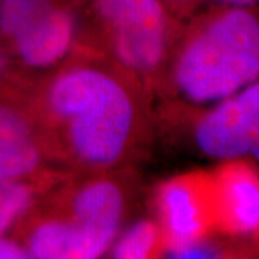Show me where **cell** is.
I'll return each instance as SVG.
<instances>
[{
	"label": "cell",
	"instance_id": "cell-4",
	"mask_svg": "<svg viewBox=\"0 0 259 259\" xmlns=\"http://www.w3.org/2000/svg\"><path fill=\"white\" fill-rule=\"evenodd\" d=\"M122 170L79 173L47 190V209L74 233L81 259L107 255L122 229L130 207V183Z\"/></svg>",
	"mask_w": 259,
	"mask_h": 259
},
{
	"label": "cell",
	"instance_id": "cell-5",
	"mask_svg": "<svg viewBox=\"0 0 259 259\" xmlns=\"http://www.w3.org/2000/svg\"><path fill=\"white\" fill-rule=\"evenodd\" d=\"M153 209L163 235V256L173 258L194 242L216 232L212 173L192 171L156 187Z\"/></svg>",
	"mask_w": 259,
	"mask_h": 259
},
{
	"label": "cell",
	"instance_id": "cell-13",
	"mask_svg": "<svg viewBox=\"0 0 259 259\" xmlns=\"http://www.w3.org/2000/svg\"><path fill=\"white\" fill-rule=\"evenodd\" d=\"M168 12L182 22H186L192 15H194L200 5V0H160Z\"/></svg>",
	"mask_w": 259,
	"mask_h": 259
},
{
	"label": "cell",
	"instance_id": "cell-16",
	"mask_svg": "<svg viewBox=\"0 0 259 259\" xmlns=\"http://www.w3.org/2000/svg\"><path fill=\"white\" fill-rule=\"evenodd\" d=\"M248 157H249L250 160H253V163H255L256 166H259V143L255 146V148L250 151V154Z\"/></svg>",
	"mask_w": 259,
	"mask_h": 259
},
{
	"label": "cell",
	"instance_id": "cell-3",
	"mask_svg": "<svg viewBox=\"0 0 259 259\" xmlns=\"http://www.w3.org/2000/svg\"><path fill=\"white\" fill-rule=\"evenodd\" d=\"M82 15L90 32L82 45L156 91L185 22L160 0H87Z\"/></svg>",
	"mask_w": 259,
	"mask_h": 259
},
{
	"label": "cell",
	"instance_id": "cell-1",
	"mask_svg": "<svg viewBox=\"0 0 259 259\" xmlns=\"http://www.w3.org/2000/svg\"><path fill=\"white\" fill-rule=\"evenodd\" d=\"M35 108L49 161L76 173L128 168L153 127L147 88L82 44L47 72Z\"/></svg>",
	"mask_w": 259,
	"mask_h": 259
},
{
	"label": "cell",
	"instance_id": "cell-15",
	"mask_svg": "<svg viewBox=\"0 0 259 259\" xmlns=\"http://www.w3.org/2000/svg\"><path fill=\"white\" fill-rule=\"evenodd\" d=\"M200 5L229 8H259V0H200Z\"/></svg>",
	"mask_w": 259,
	"mask_h": 259
},
{
	"label": "cell",
	"instance_id": "cell-9",
	"mask_svg": "<svg viewBox=\"0 0 259 259\" xmlns=\"http://www.w3.org/2000/svg\"><path fill=\"white\" fill-rule=\"evenodd\" d=\"M51 163L33 115L0 105V182L36 176Z\"/></svg>",
	"mask_w": 259,
	"mask_h": 259
},
{
	"label": "cell",
	"instance_id": "cell-6",
	"mask_svg": "<svg viewBox=\"0 0 259 259\" xmlns=\"http://www.w3.org/2000/svg\"><path fill=\"white\" fill-rule=\"evenodd\" d=\"M193 140L213 160L248 157L259 143V79L206 108L194 124Z\"/></svg>",
	"mask_w": 259,
	"mask_h": 259
},
{
	"label": "cell",
	"instance_id": "cell-12",
	"mask_svg": "<svg viewBox=\"0 0 259 259\" xmlns=\"http://www.w3.org/2000/svg\"><path fill=\"white\" fill-rule=\"evenodd\" d=\"M226 250L219 246L218 242L212 238H206L179 250L173 258L177 259H203V258H222Z\"/></svg>",
	"mask_w": 259,
	"mask_h": 259
},
{
	"label": "cell",
	"instance_id": "cell-7",
	"mask_svg": "<svg viewBox=\"0 0 259 259\" xmlns=\"http://www.w3.org/2000/svg\"><path fill=\"white\" fill-rule=\"evenodd\" d=\"M212 173L216 232L250 236L259 232V171L245 158L226 160Z\"/></svg>",
	"mask_w": 259,
	"mask_h": 259
},
{
	"label": "cell",
	"instance_id": "cell-14",
	"mask_svg": "<svg viewBox=\"0 0 259 259\" xmlns=\"http://www.w3.org/2000/svg\"><path fill=\"white\" fill-rule=\"evenodd\" d=\"M29 258V253L23 245L19 242L0 236V259H25Z\"/></svg>",
	"mask_w": 259,
	"mask_h": 259
},
{
	"label": "cell",
	"instance_id": "cell-2",
	"mask_svg": "<svg viewBox=\"0 0 259 259\" xmlns=\"http://www.w3.org/2000/svg\"><path fill=\"white\" fill-rule=\"evenodd\" d=\"M259 79V8L209 6L187 19L156 91L210 108Z\"/></svg>",
	"mask_w": 259,
	"mask_h": 259
},
{
	"label": "cell",
	"instance_id": "cell-10",
	"mask_svg": "<svg viewBox=\"0 0 259 259\" xmlns=\"http://www.w3.org/2000/svg\"><path fill=\"white\" fill-rule=\"evenodd\" d=\"M163 253V235L157 221L139 219L120 231L108 250L110 258L147 259Z\"/></svg>",
	"mask_w": 259,
	"mask_h": 259
},
{
	"label": "cell",
	"instance_id": "cell-18",
	"mask_svg": "<svg viewBox=\"0 0 259 259\" xmlns=\"http://www.w3.org/2000/svg\"><path fill=\"white\" fill-rule=\"evenodd\" d=\"M256 238H258V239H259V232H258V235H256Z\"/></svg>",
	"mask_w": 259,
	"mask_h": 259
},
{
	"label": "cell",
	"instance_id": "cell-8",
	"mask_svg": "<svg viewBox=\"0 0 259 259\" xmlns=\"http://www.w3.org/2000/svg\"><path fill=\"white\" fill-rule=\"evenodd\" d=\"M87 0H65L12 44L29 69L49 72L72 54L79 40V15Z\"/></svg>",
	"mask_w": 259,
	"mask_h": 259
},
{
	"label": "cell",
	"instance_id": "cell-17",
	"mask_svg": "<svg viewBox=\"0 0 259 259\" xmlns=\"http://www.w3.org/2000/svg\"><path fill=\"white\" fill-rule=\"evenodd\" d=\"M3 65H5V56H3L2 48H0V72H2V69H3Z\"/></svg>",
	"mask_w": 259,
	"mask_h": 259
},
{
	"label": "cell",
	"instance_id": "cell-11",
	"mask_svg": "<svg viewBox=\"0 0 259 259\" xmlns=\"http://www.w3.org/2000/svg\"><path fill=\"white\" fill-rule=\"evenodd\" d=\"M37 194V183H29L26 179L0 182V236L32 209Z\"/></svg>",
	"mask_w": 259,
	"mask_h": 259
}]
</instances>
